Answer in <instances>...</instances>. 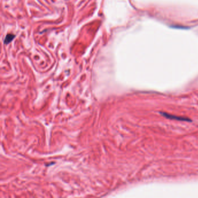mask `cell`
<instances>
[{
	"instance_id": "2",
	"label": "cell",
	"mask_w": 198,
	"mask_h": 198,
	"mask_svg": "<svg viewBox=\"0 0 198 198\" xmlns=\"http://www.w3.org/2000/svg\"><path fill=\"white\" fill-rule=\"evenodd\" d=\"M14 38V35H7L6 37V40L4 41V42L6 43V44H8L9 43V42L12 41V40Z\"/></svg>"
},
{
	"instance_id": "1",
	"label": "cell",
	"mask_w": 198,
	"mask_h": 198,
	"mask_svg": "<svg viewBox=\"0 0 198 198\" xmlns=\"http://www.w3.org/2000/svg\"><path fill=\"white\" fill-rule=\"evenodd\" d=\"M161 114H162V115L164 116L168 119H174V120H181V121H189V119L188 118H185V117H178L175 116L173 115H171L169 114H167L166 113H161Z\"/></svg>"
}]
</instances>
